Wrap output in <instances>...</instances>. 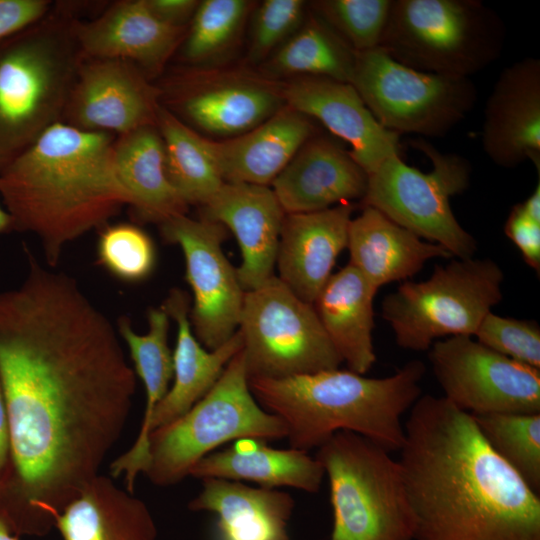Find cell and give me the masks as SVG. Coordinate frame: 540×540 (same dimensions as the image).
Returning <instances> with one entry per match:
<instances>
[{"instance_id": "6da1fadb", "label": "cell", "mask_w": 540, "mask_h": 540, "mask_svg": "<svg viewBox=\"0 0 540 540\" xmlns=\"http://www.w3.org/2000/svg\"><path fill=\"white\" fill-rule=\"evenodd\" d=\"M27 271L0 292V383L10 460L0 518L17 536H45L100 473L136 390L116 325L77 280L24 246Z\"/></svg>"}, {"instance_id": "7a4b0ae2", "label": "cell", "mask_w": 540, "mask_h": 540, "mask_svg": "<svg viewBox=\"0 0 540 540\" xmlns=\"http://www.w3.org/2000/svg\"><path fill=\"white\" fill-rule=\"evenodd\" d=\"M398 460L413 540H540V496L444 396H420Z\"/></svg>"}, {"instance_id": "3957f363", "label": "cell", "mask_w": 540, "mask_h": 540, "mask_svg": "<svg viewBox=\"0 0 540 540\" xmlns=\"http://www.w3.org/2000/svg\"><path fill=\"white\" fill-rule=\"evenodd\" d=\"M115 139L61 121L0 171L12 232L36 236L47 266L56 267L69 243L130 205L114 166Z\"/></svg>"}, {"instance_id": "277c9868", "label": "cell", "mask_w": 540, "mask_h": 540, "mask_svg": "<svg viewBox=\"0 0 540 540\" xmlns=\"http://www.w3.org/2000/svg\"><path fill=\"white\" fill-rule=\"evenodd\" d=\"M426 367L412 360L391 376L329 369L281 379L250 378L257 402L285 424L290 447L309 451L339 431L362 435L389 452L405 441L402 416L421 396Z\"/></svg>"}, {"instance_id": "5b68a950", "label": "cell", "mask_w": 540, "mask_h": 540, "mask_svg": "<svg viewBox=\"0 0 540 540\" xmlns=\"http://www.w3.org/2000/svg\"><path fill=\"white\" fill-rule=\"evenodd\" d=\"M64 4L0 40V171L63 120L83 60Z\"/></svg>"}, {"instance_id": "8992f818", "label": "cell", "mask_w": 540, "mask_h": 540, "mask_svg": "<svg viewBox=\"0 0 540 540\" xmlns=\"http://www.w3.org/2000/svg\"><path fill=\"white\" fill-rule=\"evenodd\" d=\"M505 37L478 0H393L379 48L414 70L469 78L497 61Z\"/></svg>"}, {"instance_id": "52a82bcc", "label": "cell", "mask_w": 540, "mask_h": 540, "mask_svg": "<svg viewBox=\"0 0 540 540\" xmlns=\"http://www.w3.org/2000/svg\"><path fill=\"white\" fill-rule=\"evenodd\" d=\"M315 458L329 481L330 540H413L415 521L402 469L388 450L339 431L318 447Z\"/></svg>"}, {"instance_id": "ba28073f", "label": "cell", "mask_w": 540, "mask_h": 540, "mask_svg": "<svg viewBox=\"0 0 540 540\" xmlns=\"http://www.w3.org/2000/svg\"><path fill=\"white\" fill-rule=\"evenodd\" d=\"M283 421L253 396L242 349L221 376L185 414L154 429L144 475L157 486L179 483L191 469L221 445L243 438L284 439Z\"/></svg>"}, {"instance_id": "9c48e42d", "label": "cell", "mask_w": 540, "mask_h": 540, "mask_svg": "<svg viewBox=\"0 0 540 540\" xmlns=\"http://www.w3.org/2000/svg\"><path fill=\"white\" fill-rule=\"evenodd\" d=\"M504 274L489 258H456L435 265L424 281H405L385 296L382 318L397 345L427 351L441 337L474 336L483 318L502 300Z\"/></svg>"}, {"instance_id": "30bf717a", "label": "cell", "mask_w": 540, "mask_h": 540, "mask_svg": "<svg viewBox=\"0 0 540 540\" xmlns=\"http://www.w3.org/2000/svg\"><path fill=\"white\" fill-rule=\"evenodd\" d=\"M415 149L432 164L429 172L406 164L400 154L385 159L368 174L363 206L375 208L421 239L444 247L453 257L472 258L477 243L458 222L450 206L470 184L471 166L462 156L443 153L418 139Z\"/></svg>"}, {"instance_id": "8fae6325", "label": "cell", "mask_w": 540, "mask_h": 540, "mask_svg": "<svg viewBox=\"0 0 540 540\" xmlns=\"http://www.w3.org/2000/svg\"><path fill=\"white\" fill-rule=\"evenodd\" d=\"M237 330L249 379L288 378L343 363L313 304L296 296L277 276L245 291Z\"/></svg>"}, {"instance_id": "7c38bea8", "label": "cell", "mask_w": 540, "mask_h": 540, "mask_svg": "<svg viewBox=\"0 0 540 540\" xmlns=\"http://www.w3.org/2000/svg\"><path fill=\"white\" fill-rule=\"evenodd\" d=\"M351 84L376 120L399 135L444 136L477 99L470 78L414 70L379 47L356 52Z\"/></svg>"}, {"instance_id": "4fadbf2b", "label": "cell", "mask_w": 540, "mask_h": 540, "mask_svg": "<svg viewBox=\"0 0 540 540\" xmlns=\"http://www.w3.org/2000/svg\"><path fill=\"white\" fill-rule=\"evenodd\" d=\"M444 397L470 415L540 414V369L522 364L470 336L435 341L428 350Z\"/></svg>"}, {"instance_id": "5bb4252c", "label": "cell", "mask_w": 540, "mask_h": 540, "mask_svg": "<svg viewBox=\"0 0 540 540\" xmlns=\"http://www.w3.org/2000/svg\"><path fill=\"white\" fill-rule=\"evenodd\" d=\"M163 239L178 245L185 260V278L193 293L189 318L198 341L209 350L227 342L237 331L245 291L222 243L227 229L205 218L186 214L159 224Z\"/></svg>"}, {"instance_id": "9a60e30c", "label": "cell", "mask_w": 540, "mask_h": 540, "mask_svg": "<svg viewBox=\"0 0 540 540\" xmlns=\"http://www.w3.org/2000/svg\"><path fill=\"white\" fill-rule=\"evenodd\" d=\"M283 87L248 73L195 70L174 77L167 87L160 88V100H167L164 107L191 124L192 129L232 138L284 107Z\"/></svg>"}, {"instance_id": "2e32d148", "label": "cell", "mask_w": 540, "mask_h": 540, "mask_svg": "<svg viewBox=\"0 0 540 540\" xmlns=\"http://www.w3.org/2000/svg\"><path fill=\"white\" fill-rule=\"evenodd\" d=\"M161 90L135 64L83 58L62 122L115 136L156 125Z\"/></svg>"}, {"instance_id": "e0dca14e", "label": "cell", "mask_w": 540, "mask_h": 540, "mask_svg": "<svg viewBox=\"0 0 540 540\" xmlns=\"http://www.w3.org/2000/svg\"><path fill=\"white\" fill-rule=\"evenodd\" d=\"M287 106L319 120L349 143L352 158L370 174L385 159L400 154V135L384 128L350 83L323 76H299L284 85Z\"/></svg>"}, {"instance_id": "ac0fdd59", "label": "cell", "mask_w": 540, "mask_h": 540, "mask_svg": "<svg viewBox=\"0 0 540 540\" xmlns=\"http://www.w3.org/2000/svg\"><path fill=\"white\" fill-rule=\"evenodd\" d=\"M482 146L504 168L530 160L540 175V60L525 58L506 67L487 98Z\"/></svg>"}, {"instance_id": "d6986e66", "label": "cell", "mask_w": 540, "mask_h": 540, "mask_svg": "<svg viewBox=\"0 0 540 540\" xmlns=\"http://www.w3.org/2000/svg\"><path fill=\"white\" fill-rule=\"evenodd\" d=\"M285 212L269 186L224 182L201 206V218L222 224L235 236L242 262L236 268L244 291L274 275Z\"/></svg>"}, {"instance_id": "ffe728a7", "label": "cell", "mask_w": 540, "mask_h": 540, "mask_svg": "<svg viewBox=\"0 0 540 540\" xmlns=\"http://www.w3.org/2000/svg\"><path fill=\"white\" fill-rule=\"evenodd\" d=\"M74 32L84 58L129 61L151 79L182 44L186 28L156 18L145 0H121L92 20H75Z\"/></svg>"}, {"instance_id": "44dd1931", "label": "cell", "mask_w": 540, "mask_h": 540, "mask_svg": "<svg viewBox=\"0 0 540 540\" xmlns=\"http://www.w3.org/2000/svg\"><path fill=\"white\" fill-rule=\"evenodd\" d=\"M367 172L335 141L312 136L271 183L286 214L325 210L362 200Z\"/></svg>"}, {"instance_id": "7402d4cb", "label": "cell", "mask_w": 540, "mask_h": 540, "mask_svg": "<svg viewBox=\"0 0 540 540\" xmlns=\"http://www.w3.org/2000/svg\"><path fill=\"white\" fill-rule=\"evenodd\" d=\"M351 203L308 213L285 214L278 244V279L313 304L339 254L347 248Z\"/></svg>"}, {"instance_id": "603a6c76", "label": "cell", "mask_w": 540, "mask_h": 540, "mask_svg": "<svg viewBox=\"0 0 540 540\" xmlns=\"http://www.w3.org/2000/svg\"><path fill=\"white\" fill-rule=\"evenodd\" d=\"M314 130L309 117L285 105L241 135L204 137V145L224 182L270 186Z\"/></svg>"}, {"instance_id": "cb8c5ba5", "label": "cell", "mask_w": 540, "mask_h": 540, "mask_svg": "<svg viewBox=\"0 0 540 540\" xmlns=\"http://www.w3.org/2000/svg\"><path fill=\"white\" fill-rule=\"evenodd\" d=\"M177 326L173 351V384L152 415L151 432L185 414L214 386L229 361L242 349L241 333L209 350L196 338L190 318V299L182 289L172 288L161 304ZM151 434V433H150Z\"/></svg>"}, {"instance_id": "d4e9b609", "label": "cell", "mask_w": 540, "mask_h": 540, "mask_svg": "<svg viewBox=\"0 0 540 540\" xmlns=\"http://www.w3.org/2000/svg\"><path fill=\"white\" fill-rule=\"evenodd\" d=\"M170 319L160 306L148 309L146 334H138L127 316H121L116 324L118 334L129 350L134 372L142 381L146 394L144 416L135 442L110 465L111 476L123 477L128 490H134L137 477L144 474L147 468L152 415L168 392L173 378V352L168 344Z\"/></svg>"}, {"instance_id": "484cf974", "label": "cell", "mask_w": 540, "mask_h": 540, "mask_svg": "<svg viewBox=\"0 0 540 540\" xmlns=\"http://www.w3.org/2000/svg\"><path fill=\"white\" fill-rule=\"evenodd\" d=\"M347 248L349 264L377 290L413 277L432 258L453 257L444 247L422 240L369 206L351 219Z\"/></svg>"}, {"instance_id": "4316f807", "label": "cell", "mask_w": 540, "mask_h": 540, "mask_svg": "<svg viewBox=\"0 0 540 540\" xmlns=\"http://www.w3.org/2000/svg\"><path fill=\"white\" fill-rule=\"evenodd\" d=\"M201 481L202 489L188 508L217 516V540H289L295 507L290 494L220 478Z\"/></svg>"}, {"instance_id": "83f0119b", "label": "cell", "mask_w": 540, "mask_h": 540, "mask_svg": "<svg viewBox=\"0 0 540 540\" xmlns=\"http://www.w3.org/2000/svg\"><path fill=\"white\" fill-rule=\"evenodd\" d=\"M63 540H157L148 506L99 474L56 517Z\"/></svg>"}, {"instance_id": "f1b7e54d", "label": "cell", "mask_w": 540, "mask_h": 540, "mask_svg": "<svg viewBox=\"0 0 540 540\" xmlns=\"http://www.w3.org/2000/svg\"><path fill=\"white\" fill-rule=\"evenodd\" d=\"M378 290L351 264L332 274L313 306L348 369L365 375L376 361L372 331Z\"/></svg>"}, {"instance_id": "f546056e", "label": "cell", "mask_w": 540, "mask_h": 540, "mask_svg": "<svg viewBox=\"0 0 540 540\" xmlns=\"http://www.w3.org/2000/svg\"><path fill=\"white\" fill-rule=\"evenodd\" d=\"M197 479L220 478L249 481L267 489L292 487L308 493L320 490L325 476L321 464L307 451L275 449L266 441L243 438L230 448L214 451L190 471Z\"/></svg>"}, {"instance_id": "4dcf8cb0", "label": "cell", "mask_w": 540, "mask_h": 540, "mask_svg": "<svg viewBox=\"0 0 540 540\" xmlns=\"http://www.w3.org/2000/svg\"><path fill=\"white\" fill-rule=\"evenodd\" d=\"M113 157L117 177L138 222L161 224L187 213L188 205L167 177L164 142L156 125L117 136Z\"/></svg>"}, {"instance_id": "1f68e13d", "label": "cell", "mask_w": 540, "mask_h": 540, "mask_svg": "<svg viewBox=\"0 0 540 540\" xmlns=\"http://www.w3.org/2000/svg\"><path fill=\"white\" fill-rule=\"evenodd\" d=\"M356 52L315 13L272 54L270 77L323 76L351 84Z\"/></svg>"}, {"instance_id": "d6a6232c", "label": "cell", "mask_w": 540, "mask_h": 540, "mask_svg": "<svg viewBox=\"0 0 540 540\" xmlns=\"http://www.w3.org/2000/svg\"><path fill=\"white\" fill-rule=\"evenodd\" d=\"M156 126L165 147L166 173L179 197L205 205L224 181L204 145V136L160 106Z\"/></svg>"}, {"instance_id": "836d02e7", "label": "cell", "mask_w": 540, "mask_h": 540, "mask_svg": "<svg viewBox=\"0 0 540 540\" xmlns=\"http://www.w3.org/2000/svg\"><path fill=\"white\" fill-rule=\"evenodd\" d=\"M253 2L203 0L182 42V56L189 64L206 68L224 59L241 36Z\"/></svg>"}, {"instance_id": "e575fe53", "label": "cell", "mask_w": 540, "mask_h": 540, "mask_svg": "<svg viewBox=\"0 0 540 540\" xmlns=\"http://www.w3.org/2000/svg\"><path fill=\"white\" fill-rule=\"evenodd\" d=\"M472 417L490 448L540 495V414Z\"/></svg>"}, {"instance_id": "d590c367", "label": "cell", "mask_w": 540, "mask_h": 540, "mask_svg": "<svg viewBox=\"0 0 540 540\" xmlns=\"http://www.w3.org/2000/svg\"><path fill=\"white\" fill-rule=\"evenodd\" d=\"M98 264L113 277L127 283L140 282L153 272L156 249L152 238L132 223L106 224L100 228Z\"/></svg>"}, {"instance_id": "8d00e7d4", "label": "cell", "mask_w": 540, "mask_h": 540, "mask_svg": "<svg viewBox=\"0 0 540 540\" xmlns=\"http://www.w3.org/2000/svg\"><path fill=\"white\" fill-rule=\"evenodd\" d=\"M393 0H321L311 5L355 52L379 47Z\"/></svg>"}, {"instance_id": "74e56055", "label": "cell", "mask_w": 540, "mask_h": 540, "mask_svg": "<svg viewBox=\"0 0 540 540\" xmlns=\"http://www.w3.org/2000/svg\"><path fill=\"white\" fill-rule=\"evenodd\" d=\"M474 336L489 349L540 369V326L535 320L503 317L489 312Z\"/></svg>"}, {"instance_id": "f35d334b", "label": "cell", "mask_w": 540, "mask_h": 540, "mask_svg": "<svg viewBox=\"0 0 540 540\" xmlns=\"http://www.w3.org/2000/svg\"><path fill=\"white\" fill-rule=\"evenodd\" d=\"M305 1L265 0L255 10L250 27L249 59L261 62L303 24Z\"/></svg>"}, {"instance_id": "ab89813d", "label": "cell", "mask_w": 540, "mask_h": 540, "mask_svg": "<svg viewBox=\"0 0 540 540\" xmlns=\"http://www.w3.org/2000/svg\"><path fill=\"white\" fill-rule=\"evenodd\" d=\"M505 235L516 245L526 264L540 271V179L532 194L514 205L504 224Z\"/></svg>"}, {"instance_id": "60d3db41", "label": "cell", "mask_w": 540, "mask_h": 540, "mask_svg": "<svg viewBox=\"0 0 540 540\" xmlns=\"http://www.w3.org/2000/svg\"><path fill=\"white\" fill-rule=\"evenodd\" d=\"M52 7L48 0H0V40L38 22Z\"/></svg>"}, {"instance_id": "b9f144b4", "label": "cell", "mask_w": 540, "mask_h": 540, "mask_svg": "<svg viewBox=\"0 0 540 540\" xmlns=\"http://www.w3.org/2000/svg\"><path fill=\"white\" fill-rule=\"evenodd\" d=\"M200 1L197 0H145L152 14L163 23L177 28L190 24Z\"/></svg>"}, {"instance_id": "7bdbcfd3", "label": "cell", "mask_w": 540, "mask_h": 540, "mask_svg": "<svg viewBox=\"0 0 540 540\" xmlns=\"http://www.w3.org/2000/svg\"><path fill=\"white\" fill-rule=\"evenodd\" d=\"M10 460V436L9 423L4 399L3 390L0 383V479L4 477Z\"/></svg>"}, {"instance_id": "ee69618b", "label": "cell", "mask_w": 540, "mask_h": 540, "mask_svg": "<svg viewBox=\"0 0 540 540\" xmlns=\"http://www.w3.org/2000/svg\"><path fill=\"white\" fill-rule=\"evenodd\" d=\"M12 232V219L0 202V234Z\"/></svg>"}, {"instance_id": "f6af8a7d", "label": "cell", "mask_w": 540, "mask_h": 540, "mask_svg": "<svg viewBox=\"0 0 540 540\" xmlns=\"http://www.w3.org/2000/svg\"><path fill=\"white\" fill-rule=\"evenodd\" d=\"M0 540H20L0 518Z\"/></svg>"}]
</instances>
